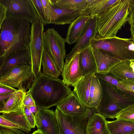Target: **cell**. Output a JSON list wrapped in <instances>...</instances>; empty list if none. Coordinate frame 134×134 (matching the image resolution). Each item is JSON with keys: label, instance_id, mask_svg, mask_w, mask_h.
Here are the masks:
<instances>
[{"label": "cell", "instance_id": "obj_37", "mask_svg": "<svg viewBox=\"0 0 134 134\" xmlns=\"http://www.w3.org/2000/svg\"><path fill=\"white\" fill-rule=\"evenodd\" d=\"M127 21L131 26H134V0H131L129 9Z\"/></svg>", "mask_w": 134, "mask_h": 134}, {"label": "cell", "instance_id": "obj_30", "mask_svg": "<svg viewBox=\"0 0 134 134\" xmlns=\"http://www.w3.org/2000/svg\"><path fill=\"white\" fill-rule=\"evenodd\" d=\"M0 116L22 127L28 133L31 130L32 128L27 121L23 111L2 114Z\"/></svg>", "mask_w": 134, "mask_h": 134}, {"label": "cell", "instance_id": "obj_23", "mask_svg": "<svg viewBox=\"0 0 134 134\" xmlns=\"http://www.w3.org/2000/svg\"><path fill=\"white\" fill-rule=\"evenodd\" d=\"M93 74L82 77L73 86V91L80 101L88 108Z\"/></svg>", "mask_w": 134, "mask_h": 134}, {"label": "cell", "instance_id": "obj_11", "mask_svg": "<svg viewBox=\"0 0 134 134\" xmlns=\"http://www.w3.org/2000/svg\"><path fill=\"white\" fill-rule=\"evenodd\" d=\"M36 126L44 134H59L58 123L55 111L43 109L35 116Z\"/></svg>", "mask_w": 134, "mask_h": 134}, {"label": "cell", "instance_id": "obj_27", "mask_svg": "<svg viewBox=\"0 0 134 134\" xmlns=\"http://www.w3.org/2000/svg\"><path fill=\"white\" fill-rule=\"evenodd\" d=\"M103 91L99 78L95 74H93L88 108H96L102 99Z\"/></svg>", "mask_w": 134, "mask_h": 134}, {"label": "cell", "instance_id": "obj_29", "mask_svg": "<svg viewBox=\"0 0 134 134\" xmlns=\"http://www.w3.org/2000/svg\"><path fill=\"white\" fill-rule=\"evenodd\" d=\"M119 0H90L89 8L90 15L98 16Z\"/></svg>", "mask_w": 134, "mask_h": 134}, {"label": "cell", "instance_id": "obj_3", "mask_svg": "<svg viewBox=\"0 0 134 134\" xmlns=\"http://www.w3.org/2000/svg\"><path fill=\"white\" fill-rule=\"evenodd\" d=\"M131 0H119L98 16V34L96 36L108 38L116 36L127 21Z\"/></svg>", "mask_w": 134, "mask_h": 134}, {"label": "cell", "instance_id": "obj_13", "mask_svg": "<svg viewBox=\"0 0 134 134\" xmlns=\"http://www.w3.org/2000/svg\"><path fill=\"white\" fill-rule=\"evenodd\" d=\"M98 18L97 15L91 16L84 33L70 52L66 55L65 60L72 58L82 50L90 46L91 39L96 37L98 34Z\"/></svg>", "mask_w": 134, "mask_h": 134}, {"label": "cell", "instance_id": "obj_24", "mask_svg": "<svg viewBox=\"0 0 134 134\" xmlns=\"http://www.w3.org/2000/svg\"><path fill=\"white\" fill-rule=\"evenodd\" d=\"M58 7L80 12L84 15H90L89 4L90 0H50Z\"/></svg>", "mask_w": 134, "mask_h": 134}, {"label": "cell", "instance_id": "obj_2", "mask_svg": "<svg viewBox=\"0 0 134 134\" xmlns=\"http://www.w3.org/2000/svg\"><path fill=\"white\" fill-rule=\"evenodd\" d=\"M72 91L62 80L50 77L41 72L34 79L28 91L36 105L46 109L57 106Z\"/></svg>", "mask_w": 134, "mask_h": 134}, {"label": "cell", "instance_id": "obj_48", "mask_svg": "<svg viewBox=\"0 0 134 134\" xmlns=\"http://www.w3.org/2000/svg\"><path fill=\"white\" fill-rule=\"evenodd\" d=\"M0 134H2L1 132H0Z\"/></svg>", "mask_w": 134, "mask_h": 134}, {"label": "cell", "instance_id": "obj_26", "mask_svg": "<svg viewBox=\"0 0 134 134\" xmlns=\"http://www.w3.org/2000/svg\"><path fill=\"white\" fill-rule=\"evenodd\" d=\"M107 123L110 134H134V122L116 119Z\"/></svg>", "mask_w": 134, "mask_h": 134}, {"label": "cell", "instance_id": "obj_15", "mask_svg": "<svg viewBox=\"0 0 134 134\" xmlns=\"http://www.w3.org/2000/svg\"><path fill=\"white\" fill-rule=\"evenodd\" d=\"M91 16L82 15L70 25L65 38L66 42L71 45L76 43L84 33Z\"/></svg>", "mask_w": 134, "mask_h": 134}, {"label": "cell", "instance_id": "obj_38", "mask_svg": "<svg viewBox=\"0 0 134 134\" xmlns=\"http://www.w3.org/2000/svg\"><path fill=\"white\" fill-rule=\"evenodd\" d=\"M24 106L27 107L35 106V102L31 94L28 92H26L23 101Z\"/></svg>", "mask_w": 134, "mask_h": 134}, {"label": "cell", "instance_id": "obj_41", "mask_svg": "<svg viewBox=\"0 0 134 134\" xmlns=\"http://www.w3.org/2000/svg\"><path fill=\"white\" fill-rule=\"evenodd\" d=\"M119 82L125 89L134 92V81H121Z\"/></svg>", "mask_w": 134, "mask_h": 134}, {"label": "cell", "instance_id": "obj_21", "mask_svg": "<svg viewBox=\"0 0 134 134\" xmlns=\"http://www.w3.org/2000/svg\"><path fill=\"white\" fill-rule=\"evenodd\" d=\"M109 72L119 81H134V63L130 60L121 61L112 68Z\"/></svg>", "mask_w": 134, "mask_h": 134}, {"label": "cell", "instance_id": "obj_33", "mask_svg": "<svg viewBox=\"0 0 134 134\" xmlns=\"http://www.w3.org/2000/svg\"><path fill=\"white\" fill-rule=\"evenodd\" d=\"M116 119H122L134 122V105L122 111L116 117Z\"/></svg>", "mask_w": 134, "mask_h": 134}, {"label": "cell", "instance_id": "obj_44", "mask_svg": "<svg viewBox=\"0 0 134 134\" xmlns=\"http://www.w3.org/2000/svg\"><path fill=\"white\" fill-rule=\"evenodd\" d=\"M0 132L2 134H17L7 129L0 127Z\"/></svg>", "mask_w": 134, "mask_h": 134}, {"label": "cell", "instance_id": "obj_36", "mask_svg": "<svg viewBox=\"0 0 134 134\" xmlns=\"http://www.w3.org/2000/svg\"><path fill=\"white\" fill-rule=\"evenodd\" d=\"M18 90V89H16L7 85L0 83V95L11 94Z\"/></svg>", "mask_w": 134, "mask_h": 134}, {"label": "cell", "instance_id": "obj_28", "mask_svg": "<svg viewBox=\"0 0 134 134\" xmlns=\"http://www.w3.org/2000/svg\"><path fill=\"white\" fill-rule=\"evenodd\" d=\"M41 65L43 67L42 73L50 77L58 78L61 74L62 72L53 59L44 51L42 57Z\"/></svg>", "mask_w": 134, "mask_h": 134}, {"label": "cell", "instance_id": "obj_19", "mask_svg": "<svg viewBox=\"0 0 134 134\" xmlns=\"http://www.w3.org/2000/svg\"><path fill=\"white\" fill-rule=\"evenodd\" d=\"M79 65L83 77L97 73L96 61L92 49L90 46L80 52Z\"/></svg>", "mask_w": 134, "mask_h": 134}, {"label": "cell", "instance_id": "obj_32", "mask_svg": "<svg viewBox=\"0 0 134 134\" xmlns=\"http://www.w3.org/2000/svg\"><path fill=\"white\" fill-rule=\"evenodd\" d=\"M95 74L99 79L106 81L118 89L121 90L122 87L119 83V81L109 72L103 74L96 73Z\"/></svg>", "mask_w": 134, "mask_h": 134}, {"label": "cell", "instance_id": "obj_35", "mask_svg": "<svg viewBox=\"0 0 134 134\" xmlns=\"http://www.w3.org/2000/svg\"><path fill=\"white\" fill-rule=\"evenodd\" d=\"M23 111L25 119L30 126L34 128L36 125L35 116L30 111L28 108L24 106Z\"/></svg>", "mask_w": 134, "mask_h": 134}, {"label": "cell", "instance_id": "obj_20", "mask_svg": "<svg viewBox=\"0 0 134 134\" xmlns=\"http://www.w3.org/2000/svg\"><path fill=\"white\" fill-rule=\"evenodd\" d=\"M107 120L102 115L95 112L89 117L86 129V134H110Z\"/></svg>", "mask_w": 134, "mask_h": 134}, {"label": "cell", "instance_id": "obj_22", "mask_svg": "<svg viewBox=\"0 0 134 134\" xmlns=\"http://www.w3.org/2000/svg\"><path fill=\"white\" fill-rule=\"evenodd\" d=\"M26 92L25 90H18L12 93L3 108L0 110L2 114L14 112H23V101Z\"/></svg>", "mask_w": 134, "mask_h": 134}, {"label": "cell", "instance_id": "obj_4", "mask_svg": "<svg viewBox=\"0 0 134 134\" xmlns=\"http://www.w3.org/2000/svg\"><path fill=\"white\" fill-rule=\"evenodd\" d=\"M133 43L130 38L116 36L108 38L96 36L90 40V46L93 49H100L121 61L134 60V51L130 48Z\"/></svg>", "mask_w": 134, "mask_h": 134}, {"label": "cell", "instance_id": "obj_25", "mask_svg": "<svg viewBox=\"0 0 134 134\" xmlns=\"http://www.w3.org/2000/svg\"><path fill=\"white\" fill-rule=\"evenodd\" d=\"M124 110L113 101L102 96L98 106L96 108V112L99 113L105 119H114Z\"/></svg>", "mask_w": 134, "mask_h": 134}, {"label": "cell", "instance_id": "obj_9", "mask_svg": "<svg viewBox=\"0 0 134 134\" xmlns=\"http://www.w3.org/2000/svg\"><path fill=\"white\" fill-rule=\"evenodd\" d=\"M59 134H86L89 117H73L64 115L57 108L55 111Z\"/></svg>", "mask_w": 134, "mask_h": 134}, {"label": "cell", "instance_id": "obj_10", "mask_svg": "<svg viewBox=\"0 0 134 134\" xmlns=\"http://www.w3.org/2000/svg\"><path fill=\"white\" fill-rule=\"evenodd\" d=\"M33 76L31 66L23 65L11 69L0 77V83L19 90H25L24 85Z\"/></svg>", "mask_w": 134, "mask_h": 134}, {"label": "cell", "instance_id": "obj_34", "mask_svg": "<svg viewBox=\"0 0 134 134\" xmlns=\"http://www.w3.org/2000/svg\"><path fill=\"white\" fill-rule=\"evenodd\" d=\"M0 127L9 130L12 129H16L26 133H28L25 129L22 127L1 116H0Z\"/></svg>", "mask_w": 134, "mask_h": 134}, {"label": "cell", "instance_id": "obj_18", "mask_svg": "<svg viewBox=\"0 0 134 134\" xmlns=\"http://www.w3.org/2000/svg\"><path fill=\"white\" fill-rule=\"evenodd\" d=\"M92 49L97 65V73L109 72L112 68L121 61L102 50Z\"/></svg>", "mask_w": 134, "mask_h": 134}, {"label": "cell", "instance_id": "obj_6", "mask_svg": "<svg viewBox=\"0 0 134 134\" xmlns=\"http://www.w3.org/2000/svg\"><path fill=\"white\" fill-rule=\"evenodd\" d=\"M43 38L44 51L48 53L62 72L66 55L65 39L53 28H49L43 32Z\"/></svg>", "mask_w": 134, "mask_h": 134}, {"label": "cell", "instance_id": "obj_49", "mask_svg": "<svg viewBox=\"0 0 134 134\" xmlns=\"http://www.w3.org/2000/svg\"></svg>", "mask_w": 134, "mask_h": 134}, {"label": "cell", "instance_id": "obj_8", "mask_svg": "<svg viewBox=\"0 0 134 134\" xmlns=\"http://www.w3.org/2000/svg\"><path fill=\"white\" fill-rule=\"evenodd\" d=\"M56 106L64 115L69 116L87 118L96 112L95 108H87L83 104L73 91Z\"/></svg>", "mask_w": 134, "mask_h": 134}, {"label": "cell", "instance_id": "obj_12", "mask_svg": "<svg viewBox=\"0 0 134 134\" xmlns=\"http://www.w3.org/2000/svg\"><path fill=\"white\" fill-rule=\"evenodd\" d=\"M79 56L80 52L64 63L61 75L62 81L68 87H73L83 77L79 65Z\"/></svg>", "mask_w": 134, "mask_h": 134}, {"label": "cell", "instance_id": "obj_43", "mask_svg": "<svg viewBox=\"0 0 134 134\" xmlns=\"http://www.w3.org/2000/svg\"><path fill=\"white\" fill-rule=\"evenodd\" d=\"M30 112L35 116L41 110L44 109L43 107L36 105L35 106L27 107Z\"/></svg>", "mask_w": 134, "mask_h": 134}, {"label": "cell", "instance_id": "obj_7", "mask_svg": "<svg viewBox=\"0 0 134 134\" xmlns=\"http://www.w3.org/2000/svg\"><path fill=\"white\" fill-rule=\"evenodd\" d=\"M6 8V19L15 16L25 18L31 23L39 16L31 0H0Z\"/></svg>", "mask_w": 134, "mask_h": 134}, {"label": "cell", "instance_id": "obj_42", "mask_svg": "<svg viewBox=\"0 0 134 134\" xmlns=\"http://www.w3.org/2000/svg\"><path fill=\"white\" fill-rule=\"evenodd\" d=\"M0 25L6 18V8L5 6L0 2Z\"/></svg>", "mask_w": 134, "mask_h": 134}, {"label": "cell", "instance_id": "obj_16", "mask_svg": "<svg viewBox=\"0 0 134 134\" xmlns=\"http://www.w3.org/2000/svg\"><path fill=\"white\" fill-rule=\"evenodd\" d=\"M51 13L49 24L57 25L70 24L74 20L82 15V13L76 10L57 7L49 0Z\"/></svg>", "mask_w": 134, "mask_h": 134}, {"label": "cell", "instance_id": "obj_5", "mask_svg": "<svg viewBox=\"0 0 134 134\" xmlns=\"http://www.w3.org/2000/svg\"><path fill=\"white\" fill-rule=\"evenodd\" d=\"M28 47L30 54L32 75L34 79L41 72V61L44 52V24L37 19L31 23Z\"/></svg>", "mask_w": 134, "mask_h": 134}, {"label": "cell", "instance_id": "obj_1", "mask_svg": "<svg viewBox=\"0 0 134 134\" xmlns=\"http://www.w3.org/2000/svg\"><path fill=\"white\" fill-rule=\"evenodd\" d=\"M30 22L15 16L6 19L0 25V65L12 53L28 47Z\"/></svg>", "mask_w": 134, "mask_h": 134}, {"label": "cell", "instance_id": "obj_17", "mask_svg": "<svg viewBox=\"0 0 134 134\" xmlns=\"http://www.w3.org/2000/svg\"><path fill=\"white\" fill-rule=\"evenodd\" d=\"M99 80L102 89V96L113 101L123 110L134 105V101L124 97L117 87L104 80Z\"/></svg>", "mask_w": 134, "mask_h": 134}, {"label": "cell", "instance_id": "obj_14", "mask_svg": "<svg viewBox=\"0 0 134 134\" xmlns=\"http://www.w3.org/2000/svg\"><path fill=\"white\" fill-rule=\"evenodd\" d=\"M23 65L31 66V57L28 47L14 52L8 56L0 65V77L13 68Z\"/></svg>", "mask_w": 134, "mask_h": 134}, {"label": "cell", "instance_id": "obj_40", "mask_svg": "<svg viewBox=\"0 0 134 134\" xmlns=\"http://www.w3.org/2000/svg\"><path fill=\"white\" fill-rule=\"evenodd\" d=\"M118 89L124 97L129 100L134 101V92L125 90L123 87L122 88L121 90Z\"/></svg>", "mask_w": 134, "mask_h": 134}, {"label": "cell", "instance_id": "obj_47", "mask_svg": "<svg viewBox=\"0 0 134 134\" xmlns=\"http://www.w3.org/2000/svg\"><path fill=\"white\" fill-rule=\"evenodd\" d=\"M130 60L131 62L134 63V60Z\"/></svg>", "mask_w": 134, "mask_h": 134}, {"label": "cell", "instance_id": "obj_39", "mask_svg": "<svg viewBox=\"0 0 134 134\" xmlns=\"http://www.w3.org/2000/svg\"><path fill=\"white\" fill-rule=\"evenodd\" d=\"M41 1L49 23L51 13V8L49 0H41Z\"/></svg>", "mask_w": 134, "mask_h": 134}, {"label": "cell", "instance_id": "obj_31", "mask_svg": "<svg viewBox=\"0 0 134 134\" xmlns=\"http://www.w3.org/2000/svg\"><path fill=\"white\" fill-rule=\"evenodd\" d=\"M39 16V19L45 25L48 24L44 9L41 0H31Z\"/></svg>", "mask_w": 134, "mask_h": 134}, {"label": "cell", "instance_id": "obj_46", "mask_svg": "<svg viewBox=\"0 0 134 134\" xmlns=\"http://www.w3.org/2000/svg\"><path fill=\"white\" fill-rule=\"evenodd\" d=\"M32 134H44L41 131L37 129V130L34 131Z\"/></svg>", "mask_w": 134, "mask_h": 134}, {"label": "cell", "instance_id": "obj_45", "mask_svg": "<svg viewBox=\"0 0 134 134\" xmlns=\"http://www.w3.org/2000/svg\"><path fill=\"white\" fill-rule=\"evenodd\" d=\"M130 31L131 34V38H132L133 42L134 43V26H131Z\"/></svg>", "mask_w": 134, "mask_h": 134}]
</instances>
